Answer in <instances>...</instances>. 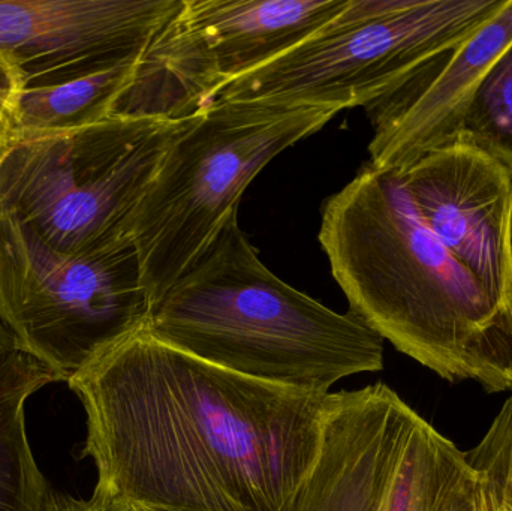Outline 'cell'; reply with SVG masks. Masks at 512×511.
Returning <instances> with one entry per match:
<instances>
[{
  "mask_svg": "<svg viewBox=\"0 0 512 511\" xmlns=\"http://www.w3.org/2000/svg\"><path fill=\"white\" fill-rule=\"evenodd\" d=\"M98 511H280L318 452L328 393L252 380L147 323L68 378Z\"/></svg>",
  "mask_w": 512,
  "mask_h": 511,
  "instance_id": "obj_1",
  "label": "cell"
},
{
  "mask_svg": "<svg viewBox=\"0 0 512 511\" xmlns=\"http://www.w3.org/2000/svg\"><path fill=\"white\" fill-rule=\"evenodd\" d=\"M321 216L348 312L450 383L512 389L511 315L430 233L400 171L367 162Z\"/></svg>",
  "mask_w": 512,
  "mask_h": 511,
  "instance_id": "obj_2",
  "label": "cell"
},
{
  "mask_svg": "<svg viewBox=\"0 0 512 511\" xmlns=\"http://www.w3.org/2000/svg\"><path fill=\"white\" fill-rule=\"evenodd\" d=\"M237 216L153 306L150 332L210 365L304 392L382 371L384 339L268 270Z\"/></svg>",
  "mask_w": 512,
  "mask_h": 511,
  "instance_id": "obj_3",
  "label": "cell"
},
{
  "mask_svg": "<svg viewBox=\"0 0 512 511\" xmlns=\"http://www.w3.org/2000/svg\"><path fill=\"white\" fill-rule=\"evenodd\" d=\"M194 117L114 116L65 131L9 134L0 143V216L63 254L134 245L138 207Z\"/></svg>",
  "mask_w": 512,
  "mask_h": 511,
  "instance_id": "obj_4",
  "label": "cell"
},
{
  "mask_svg": "<svg viewBox=\"0 0 512 511\" xmlns=\"http://www.w3.org/2000/svg\"><path fill=\"white\" fill-rule=\"evenodd\" d=\"M339 108L212 102L171 144L135 216L141 282L155 306L215 243L252 180Z\"/></svg>",
  "mask_w": 512,
  "mask_h": 511,
  "instance_id": "obj_5",
  "label": "cell"
},
{
  "mask_svg": "<svg viewBox=\"0 0 512 511\" xmlns=\"http://www.w3.org/2000/svg\"><path fill=\"white\" fill-rule=\"evenodd\" d=\"M505 3L348 0L324 26L228 84L212 102L369 107L453 53Z\"/></svg>",
  "mask_w": 512,
  "mask_h": 511,
  "instance_id": "obj_6",
  "label": "cell"
},
{
  "mask_svg": "<svg viewBox=\"0 0 512 511\" xmlns=\"http://www.w3.org/2000/svg\"><path fill=\"white\" fill-rule=\"evenodd\" d=\"M465 453L382 383L328 393L318 452L280 511H448Z\"/></svg>",
  "mask_w": 512,
  "mask_h": 511,
  "instance_id": "obj_7",
  "label": "cell"
},
{
  "mask_svg": "<svg viewBox=\"0 0 512 511\" xmlns=\"http://www.w3.org/2000/svg\"><path fill=\"white\" fill-rule=\"evenodd\" d=\"M150 311L134 245L63 254L17 219L0 216V321L15 350L68 381L146 324Z\"/></svg>",
  "mask_w": 512,
  "mask_h": 511,
  "instance_id": "obj_8",
  "label": "cell"
},
{
  "mask_svg": "<svg viewBox=\"0 0 512 511\" xmlns=\"http://www.w3.org/2000/svg\"><path fill=\"white\" fill-rule=\"evenodd\" d=\"M348 0H180L138 59L113 117L185 119L276 59Z\"/></svg>",
  "mask_w": 512,
  "mask_h": 511,
  "instance_id": "obj_9",
  "label": "cell"
},
{
  "mask_svg": "<svg viewBox=\"0 0 512 511\" xmlns=\"http://www.w3.org/2000/svg\"><path fill=\"white\" fill-rule=\"evenodd\" d=\"M180 0H0V98L138 57Z\"/></svg>",
  "mask_w": 512,
  "mask_h": 511,
  "instance_id": "obj_10",
  "label": "cell"
},
{
  "mask_svg": "<svg viewBox=\"0 0 512 511\" xmlns=\"http://www.w3.org/2000/svg\"><path fill=\"white\" fill-rule=\"evenodd\" d=\"M402 176L430 233L512 317V171L454 140Z\"/></svg>",
  "mask_w": 512,
  "mask_h": 511,
  "instance_id": "obj_11",
  "label": "cell"
},
{
  "mask_svg": "<svg viewBox=\"0 0 512 511\" xmlns=\"http://www.w3.org/2000/svg\"><path fill=\"white\" fill-rule=\"evenodd\" d=\"M511 42L512 0H507L453 53L366 107L373 126L369 164L402 173L454 141L478 87Z\"/></svg>",
  "mask_w": 512,
  "mask_h": 511,
  "instance_id": "obj_12",
  "label": "cell"
},
{
  "mask_svg": "<svg viewBox=\"0 0 512 511\" xmlns=\"http://www.w3.org/2000/svg\"><path fill=\"white\" fill-rule=\"evenodd\" d=\"M57 381L65 380L23 351L0 362V511H45L51 489L27 440L24 408Z\"/></svg>",
  "mask_w": 512,
  "mask_h": 511,
  "instance_id": "obj_13",
  "label": "cell"
},
{
  "mask_svg": "<svg viewBox=\"0 0 512 511\" xmlns=\"http://www.w3.org/2000/svg\"><path fill=\"white\" fill-rule=\"evenodd\" d=\"M138 59L140 56L132 57L59 86L8 96L5 110L9 134L65 131L110 119L114 105L132 83Z\"/></svg>",
  "mask_w": 512,
  "mask_h": 511,
  "instance_id": "obj_14",
  "label": "cell"
},
{
  "mask_svg": "<svg viewBox=\"0 0 512 511\" xmlns=\"http://www.w3.org/2000/svg\"><path fill=\"white\" fill-rule=\"evenodd\" d=\"M454 140L478 147L512 171V42L478 87Z\"/></svg>",
  "mask_w": 512,
  "mask_h": 511,
  "instance_id": "obj_15",
  "label": "cell"
},
{
  "mask_svg": "<svg viewBox=\"0 0 512 511\" xmlns=\"http://www.w3.org/2000/svg\"><path fill=\"white\" fill-rule=\"evenodd\" d=\"M465 458L489 486L499 511H512V389L481 443Z\"/></svg>",
  "mask_w": 512,
  "mask_h": 511,
  "instance_id": "obj_16",
  "label": "cell"
},
{
  "mask_svg": "<svg viewBox=\"0 0 512 511\" xmlns=\"http://www.w3.org/2000/svg\"><path fill=\"white\" fill-rule=\"evenodd\" d=\"M448 511H499V507L487 483L475 474Z\"/></svg>",
  "mask_w": 512,
  "mask_h": 511,
  "instance_id": "obj_17",
  "label": "cell"
},
{
  "mask_svg": "<svg viewBox=\"0 0 512 511\" xmlns=\"http://www.w3.org/2000/svg\"><path fill=\"white\" fill-rule=\"evenodd\" d=\"M45 511H98L90 504V501L78 500V498L69 497L63 492L53 491L47 497Z\"/></svg>",
  "mask_w": 512,
  "mask_h": 511,
  "instance_id": "obj_18",
  "label": "cell"
},
{
  "mask_svg": "<svg viewBox=\"0 0 512 511\" xmlns=\"http://www.w3.org/2000/svg\"><path fill=\"white\" fill-rule=\"evenodd\" d=\"M15 351V342L12 338L11 333L8 332L2 321H0V362L5 359L6 356Z\"/></svg>",
  "mask_w": 512,
  "mask_h": 511,
  "instance_id": "obj_19",
  "label": "cell"
},
{
  "mask_svg": "<svg viewBox=\"0 0 512 511\" xmlns=\"http://www.w3.org/2000/svg\"><path fill=\"white\" fill-rule=\"evenodd\" d=\"M9 123L8 116H6L5 102L0 98V143L8 137Z\"/></svg>",
  "mask_w": 512,
  "mask_h": 511,
  "instance_id": "obj_20",
  "label": "cell"
}]
</instances>
